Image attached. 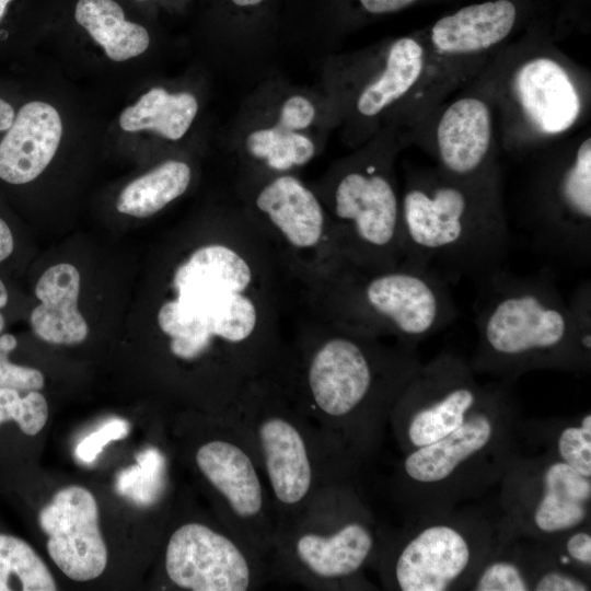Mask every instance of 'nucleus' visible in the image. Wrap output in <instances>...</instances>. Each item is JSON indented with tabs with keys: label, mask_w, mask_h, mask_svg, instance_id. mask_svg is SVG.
Returning a JSON list of instances; mask_svg holds the SVG:
<instances>
[{
	"label": "nucleus",
	"mask_w": 591,
	"mask_h": 591,
	"mask_svg": "<svg viewBox=\"0 0 591 591\" xmlns=\"http://www.w3.org/2000/svg\"><path fill=\"white\" fill-rule=\"evenodd\" d=\"M207 234L172 268L155 322L170 357L201 371L209 412L223 415L247 382L283 364L297 286L245 215Z\"/></svg>",
	"instance_id": "1"
},
{
	"label": "nucleus",
	"mask_w": 591,
	"mask_h": 591,
	"mask_svg": "<svg viewBox=\"0 0 591 591\" xmlns=\"http://www.w3.org/2000/svg\"><path fill=\"white\" fill-rule=\"evenodd\" d=\"M305 313L279 379L301 413L360 471L380 451L394 405L421 363L417 347Z\"/></svg>",
	"instance_id": "2"
},
{
	"label": "nucleus",
	"mask_w": 591,
	"mask_h": 591,
	"mask_svg": "<svg viewBox=\"0 0 591 591\" xmlns=\"http://www.w3.org/2000/svg\"><path fill=\"white\" fill-rule=\"evenodd\" d=\"M402 262L451 286L507 267L511 234L500 169L455 177L438 166L407 175L401 195Z\"/></svg>",
	"instance_id": "3"
},
{
	"label": "nucleus",
	"mask_w": 591,
	"mask_h": 591,
	"mask_svg": "<svg viewBox=\"0 0 591 591\" xmlns=\"http://www.w3.org/2000/svg\"><path fill=\"white\" fill-rule=\"evenodd\" d=\"M554 278L548 266L529 275L505 267L475 282V373L513 383L532 370H590Z\"/></svg>",
	"instance_id": "4"
},
{
	"label": "nucleus",
	"mask_w": 591,
	"mask_h": 591,
	"mask_svg": "<svg viewBox=\"0 0 591 591\" xmlns=\"http://www.w3.org/2000/svg\"><path fill=\"white\" fill-rule=\"evenodd\" d=\"M512 384L489 383L460 427L403 454L392 476L391 494L409 517L448 512L501 482L520 455L523 430Z\"/></svg>",
	"instance_id": "5"
},
{
	"label": "nucleus",
	"mask_w": 591,
	"mask_h": 591,
	"mask_svg": "<svg viewBox=\"0 0 591 591\" xmlns=\"http://www.w3.org/2000/svg\"><path fill=\"white\" fill-rule=\"evenodd\" d=\"M223 415L254 450L270 495L276 532L318 490L359 473L340 448L301 413L277 372L247 382Z\"/></svg>",
	"instance_id": "6"
},
{
	"label": "nucleus",
	"mask_w": 591,
	"mask_h": 591,
	"mask_svg": "<svg viewBox=\"0 0 591 591\" xmlns=\"http://www.w3.org/2000/svg\"><path fill=\"white\" fill-rule=\"evenodd\" d=\"M387 535L357 477L336 480L276 532L271 579L317 591L373 590L366 570H375Z\"/></svg>",
	"instance_id": "7"
},
{
	"label": "nucleus",
	"mask_w": 591,
	"mask_h": 591,
	"mask_svg": "<svg viewBox=\"0 0 591 591\" xmlns=\"http://www.w3.org/2000/svg\"><path fill=\"white\" fill-rule=\"evenodd\" d=\"M300 300L331 323L414 347L459 314L449 282L405 262L378 271L340 264L301 292Z\"/></svg>",
	"instance_id": "8"
},
{
	"label": "nucleus",
	"mask_w": 591,
	"mask_h": 591,
	"mask_svg": "<svg viewBox=\"0 0 591 591\" xmlns=\"http://www.w3.org/2000/svg\"><path fill=\"white\" fill-rule=\"evenodd\" d=\"M416 520L389 532L375 567L387 590H466L482 565L514 536L502 515L494 521L473 510Z\"/></svg>",
	"instance_id": "9"
},
{
	"label": "nucleus",
	"mask_w": 591,
	"mask_h": 591,
	"mask_svg": "<svg viewBox=\"0 0 591 591\" xmlns=\"http://www.w3.org/2000/svg\"><path fill=\"white\" fill-rule=\"evenodd\" d=\"M532 175L522 217L533 250L554 265H591V138L546 152Z\"/></svg>",
	"instance_id": "10"
},
{
	"label": "nucleus",
	"mask_w": 591,
	"mask_h": 591,
	"mask_svg": "<svg viewBox=\"0 0 591 591\" xmlns=\"http://www.w3.org/2000/svg\"><path fill=\"white\" fill-rule=\"evenodd\" d=\"M385 164L346 169L322 202L340 263L363 271L393 268L403 258L401 195Z\"/></svg>",
	"instance_id": "11"
},
{
	"label": "nucleus",
	"mask_w": 591,
	"mask_h": 591,
	"mask_svg": "<svg viewBox=\"0 0 591 591\" xmlns=\"http://www.w3.org/2000/svg\"><path fill=\"white\" fill-rule=\"evenodd\" d=\"M210 420L209 432L195 445L194 466L211 494L218 520L268 556L276 518L254 450L225 415L212 414Z\"/></svg>",
	"instance_id": "12"
},
{
	"label": "nucleus",
	"mask_w": 591,
	"mask_h": 591,
	"mask_svg": "<svg viewBox=\"0 0 591 591\" xmlns=\"http://www.w3.org/2000/svg\"><path fill=\"white\" fill-rule=\"evenodd\" d=\"M252 207L245 216L273 245L299 293L341 264L322 200L298 177L269 179Z\"/></svg>",
	"instance_id": "13"
},
{
	"label": "nucleus",
	"mask_w": 591,
	"mask_h": 591,
	"mask_svg": "<svg viewBox=\"0 0 591 591\" xmlns=\"http://www.w3.org/2000/svg\"><path fill=\"white\" fill-rule=\"evenodd\" d=\"M501 482L502 518L514 536L546 542L590 524L591 477L548 452L519 455Z\"/></svg>",
	"instance_id": "14"
},
{
	"label": "nucleus",
	"mask_w": 591,
	"mask_h": 591,
	"mask_svg": "<svg viewBox=\"0 0 591 591\" xmlns=\"http://www.w3.org/2000/svg\"><path fill=\"white\" fill-rule=\"evenodd\" d=\"M487 387L476 380L471 363L455 352L443 350L420 363L390 417L389 427L402 454L460 427Z\"/></svg>",
	"instance_id": "15"
},
{
	"label": "nucleus",
	"mask_w": 591,
	"mask_h": 591,
	"mask_svg": "<svg viewBox=\"0 0 591 591\" xmlns=\"http://www.w3.org/2000/svg\"><path fill=\"white\" fill-rule=\"evenodd\" d=\"M164 571L173 586L190 591H252L271 580L268 556L220 521L178 524L165 546Z\"/></svg>",
	"instance_id": "16"
},
{
	"label": "nucleus",
	"mask_w": 591,
	"mask_h": 591,
	"mask_svg": "<svg viewBox=\"0 0 591 591\" xmlns=\"http://www.w3.org/2000/svg\"><path fill=\"white\" fill-rule=\"evenodd\" d=\"M512 121L529 136L528 146L544 143L572 129L584 111L578 76L560 57L537 51L518 60L506 85Z\"/></svg>",
	"instance_id": "17"
},
{
	"label": "nucleus",
	"mask_w": 591,
	"mask_h": 591,
	"mask_svg": "<svg viewBox=\"0 0 591 591\" xmlns=\"http://www.w3.org/2000/svg\"><path fill=\"white\" fill-rule=\"evenodd\" d=\"M47 535V552L70 579L88 581L101 576L107 548L99 528V507L92 493L81 486L58 490L38 514Z\"/></svg>",
	"instance_id": "18"
},
{
	"label": "nucleus",
	"mask_w": 591,
	"mask_h": 591,
	"mask_svg": "<svg viewBox=\"0 0 591 591\" xmlns=\"http://www.w3.org/2000/svg\"><path fill=\"white\" fill-rule=\"evenodd\" d=\"M429 152L440 170L455 177H474L500 169L494 149L490 104L477 95L448 104L437 118Z\"/></svg>",
	"instance_id": "19"
},
{
	"label": "nucleus",
	"mask_w": 591,
	"mask_h": 591,
	"mask_svg": "<svg viewBox=\"0 0 591 591\" xmlns=\"http://www.w3.org/2000/svg\"><path fill=\"white\" fill-rule=\"evenodd\" d=\"M517 15L510 0L474 3L439 19L426 45L439 66L462 63L498 48L511 34Z\"/></svg>",
	"instance_id": "20"
},
{
	"label": "nucleus",
	"mask_w": 591,
	"mask_h": 591,
	"mask_svg": "<svg viewBox=\"0 0 591 591\" xmlns=\"http://www.w3.org/2000/svg\"><path fill=\"white\" fill-rule=\"evenodd\" d=\"M61 136L54 106L42 101L23 105L0 142V178L12 185L34 181L53 160Z\"/></svg>",
	"instance_id": "21"
},
{
	"label": "nucleus",
	"mask_w": 591,
	"mask_h": 591,
	"mask_svg": "<svg viewBox=\"0 0 591 591\" xmlns=\"http://www.w3.org/2000/svg\"><path fill=\"white\" fill-rule=\"evenodd\" d=\"M80 274L68 263L46 269L35 286L39 300L30 314L34 334L54 345H77L85 340L89 326L78 309Z\"/></svg>",
	"instance_id": "22"
},
{
	"label": "nucleus",
	"mask_w": 591,
	"mask_h": 591,
	"mask_svg": "<svg viewBox=\"0 0 591 591\" xmlns=\"http://www.w3.org/2000/svg\"><path fill=\"white\" fill-rule=\"evenodd\" d=\"M434 70L440 71V67L422 40L397 38L387 50L381 73L359 94L357 111L366 117L379 115L414 90H422L424 83H432Z\"/></svg>",
	"instance_id": "23"
},
{
	"label": "nucleus",
	"mask_w": 591,
	"mask_h": 591,
	"mask_svg": "<svg viewBox=\"0 0 591 591\" xmlns=\"http://www.w3.org/2000/svg\"><path fill=\"white\" fill-rule=\"evenodd\" d=\"M74 18L114 61L136 57L149 46L148 31L125 20L124 10L114 0H79Z\"/></svg>",
	"instance_id": "24"
},
{
	"label": "nucleus",
	"mask_w": 591,
	"mask_h": 591,
	"mask_svg": "<svg viewBox=\"0 0 591 591\" xmlns=\"http://www.w3.org/2000/svg\"><path fill=\"white\" fill-rule=\"evenodd\" d=\"M197 111L194 95L171 94L162 88H153L123 111L119 125L126 131L149 129L166 139L178 140L190 127Z\"/></svg>",
	"instance_id": "25"
},
{
	"label": "nucleus",
	"mask_w": 591,
	"mask_h": 591,
	"mask_svg": "<svg viewBox=\"0 0 591 591\" xmlns=\"http://www.w3.org/2000/svg\"><path fill=\"white\" fill-rule=\"evenodd\" d=\"M192 171L183 161L169 160L130 182L119 194V212L147 218L162 210L188 188Z\"/></svg>",
	"instance_id": "26"
},
{
	"label": "nucleus",
	"mask_w": 591,
	"mask_h": 591,
	"mask_svg": "<svg viewBox=\"0 0 591 591\" xmlns=\"http://www.w3.org/2000/svg\"><path fill=\"white\" fill-rule=\"evenodd\" d=\"M246 150L253 158L263 161L270 171L280 173L304 165L315 153L311 139L279 126L250 134L246 138Z\"/></svg>",
	"instance_id": "27"
},
{
	"label": "nucleus",
	"mask_w": 591,
	"mask_h": 591,
	"mask_svg": "<svg viewBox=\"0 0 591 591\" xmlns=\"http://www.w3.org/2000/svg\"><path fill=\"white\" fill-rule=\"evenodd\" d=\"M16 579L23 591H55L57 584L45 563L23 540L0 534V591Z\"/></svg>",
	"instance_id": "28"
},
{
	"label": "nucleus",
	"mask_w": 591,
	"mask_h": 591,
	"mask_svg": "<svg viewBox=\"0 0 591 591\" xmlns=\"http://www.w3.org/2000/svg\"><path fill=\"white\" fill-rule=\"evenodd\" d=\"M137 464L117 474V493L132 502L150 507L159 502L167 486L165 455L154 447H149L136 456Z\"/></svg>",
	"instance_id": "29"
},
{
	"label": "nucleus",
	"mask_w": 591,
	"mask_h": 591,
	"mask_svg": "<svg viewBox=\"0 0 591 591\" xmlns=\"http://www.w3.org/2000/svg\"><path fill=\"white\" fill-rule=\"evenodd\" d=\"M547 452L591 477V414L558 426L549 439Z\"/></svg>",
	"instance_id": "30"
},
{
	"label": "nucleus",
	"mask_w": 591,
	"mask_h": 591,
	"mask_svg": "<svg viewBox=\"0 0 591 591\" xmlns=\"http://www.w3.org/2000/svg\"><path fill=\"white\" fill-rule=\"evenodd\" d=\"M21 393L14 389H0V425L15 421L25 434L35 436L47 421V401L39 391Z\"/></svg>",
	"instance_id": "31"
},
{
	"label": "nucleus",
	"mask_w": 591,
	"mask_h": 591,
	"mask_svg": "<svg viewBox=\"0 0 591 591\" xmlns=\"http://www.w3.org/2000/svg\"><path fill=\"white\" fill-rule=\"evenodd\" d=\"M543 557L535 573L533 591H589L590 578L557 565L543 543Z\"/></svg>",
	"instance_id": "32"
},
{
	"label": "nucleus",
	"mask_w": 591,
	"mask_h": 591,
	"mask_svg": "<svg viewBox=\"0 0 591 591\" xmlns=\"http://www.w3.org/2000/svg\"><path fill=\"white\" fill-rule=\"evenodd\" d=\"M546 542L565 555L577 572L590 578L591 533L589 525L575 529Z\"/></svg>",
	"instance_id": "33"
},
{
	"label": "nucleus",
	"mask_w": 591,
	"mask_h": 591,
	"mask_svg": "<svg viewBox=\"0 0 591 591\" xmlns=\"http://www.w3.org/2000/svg\"><path fill=\"white\" fill-rule=\"evenodd\" d=\"M575 334L581 348L591 356V281H581L567 302Z\"/></svg>",
	"instance_id": "34"
},
{
	"label": "nucleus",
	"mask_w": 591,
	"mask_h": 591,
	"mask_svg": "<svg viewBox=\"0 0 591 591\" xmlns=\"http://www.w3.org/2000/svg\"><path fill=\"white\" fill-rule=\"evenodd\" d=\"M128 432L129 424L125 419H111L77 445L76 456L81 462L91 463L109 441L124 439Z\"/></svg>",
	"instance_id": "35"
},
{
	"label": "nucleus",
	"mask_w": 591,
	"mask_h": 591,
	"mask_svg": "<svg viewBox=\"0 0 591 591\" xmlns=\"http://www.w3.org/2000/svg\"><path fill=\"white\" fill-rule=\"evenodd\" d=\"M44 384L45 378L39 370L13 363L9 354L0 351V389L30 392L42 390Z\"/></svg>",
	"instance_id": "36"
},
{
	"label": "nucleus",
	"mask_w": 591,
	"mask_h": 591,
	"mask_svg": "<svg viewBox=\"0 0 591 591\" xmlns=\"http://www.w3.org/2000/svg\"><path fill=\"white\" fill-rule=\"evenodd\" d=\"M315 108L303 96H291L282 105L277 126L285 130L297 131L306 128L313 121Z\"/></svg>",
	"instance_id": "37"
},
{
	"label": "nucleus",
	"mask_w": 591,
	"mask_h": 591,
	"mask_svg": "<svg viewBox=\"0 0 591 591\" xmlns=\"http://www.w3.org/2000/svg\"><path fill=\"white\" fill-rule=\"evenodd\" d=\"M370 13L382 14L402 10L419 0H359Z\"/></svg>",
	"instance_id": "38"
},
{
	"label": "nucleus",
	"mask_w": 591,
	"mask_h": 591,
	"mask_svg": "<svg viewBox=\"0 0 591 591\" xmlns=\"http://www.w3.org/2000/svg\"><path fill=\"white\" fill-rule=\"evenodd\" d=\"M14 246L13 232L10 225L0 217V264L10 258Z\"/></svg>",
	"instance_id": "39"
},
{
	"label": "nucleus",
	"mask_w": 591,
	"mask_h": 591,
	"mask_svg": "<svg viewBox=\"0 0 591 591\" xmlns=\"http://www.w3.org/2000/svg\"><path fill=\"white\" fill-rule=\"evenodd\" d=\"M15 117L13 107L0 99V131L8 130Z\"/></svg>",
	"instance_id": "40"
},
{
	"label": "nucleus",
	"mask_w": 591,
	"mask_h": 591,
	"mask_svg": "<svg viewBox=\"0 0 591 591\" xmlns=\"http://www.w3.org/2000/svg\"><path fill=\"white\" fill-rule=\"evenodd\" d=\"M18 346V340L10 333L0 334V351L10 354Z\"/></svg>",
	"instance_id": "41"
},
{
	"label": "nucleus",
	"mask_w": 591,
	"mask_h": 591,
	"mask_svg": "<svg viewBox=\"0 0 591 591\" xmlns=\"http://www.w3.org/2000/svg\"><path fill=\"white\" fill-rule=\"evenodd\" d=\"M9 301V292L4 282L0 279V334L4 329L5 318L1 310L4 309Z\"/></svg>",
	"instance_id": "42"
},
{
	"label": "nucleus",
	"mask_w": 591,
	"mask_h": 591,
	"mask_svg": "<svg viewBox=\"0 0 591 591\" xmlns=\"http://www.w3.org/2000/svg\"><path fill=\"white\" fill-rule=\"evenodd\" d=\"M236 5L240 7H248V5H256L260 3L263 0H232Z\"/></svg>",
	"instance_id": "43"
},
{
	"label": "nucleus",
	"mask_w": 591,
	"mask_h": 591,
	"mask_svg": "<svg viewBox=\"0 0 591 591\" xmlns=\"http://www.w3.org/2000/svg\"><path fill=\"white\" fill-rule=\"evenodd\" d=\"M12 0H0V20L4 16L8 4Z\"/></svg>",
	"instance_id": "44"
}]
</instances>
